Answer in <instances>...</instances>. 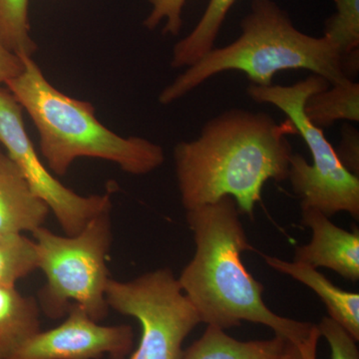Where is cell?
Listing matches in <instances>:
<instances>
[{"instance_id":"cell-1","label":"cell","mask_w":359,"mask_h":359,"mask_svg":"<svg viewBox=\"0 0 359 359\" xmlns=\"http://www.w3.org/2000/svg\"><path fill=\"white\" fill-rule=\"evenodd\" d=\"M297 134L290 120L276 123L264 112L224 111L205 123L197 139L175 147L182 205L189 211L231 197L238 212L254 216L264 184L289 177L294 153L287 136Z\"/></svg>"},{"instance_id":"cell-2","label":"cell","mask_w":359,"mask_h":359,"mask_svg":"<svg viewBox=\"0 0 359 359\" xmlns=\"http://www.w3.org/2000/svg\"><path fill=\"white\" fill-rule=\"evenodd\" d=\"M186 219L196 252L178 282L201 323L224 330L242 321L259 323L294 346L304 344L314 325L271 311L263 299L264 285L243 263L242 252L252 247L233 198L189 210Z\"/></svg>"},{"instance_id":"cell-3","label":"cell","mask_w":359,"mask_h":359,"mask_svg":"<svg viewBox=\"0 0 359 359\" xmlns=\"http://www.w3.org/2000/svg\"><path fill=\"white\" fill-rule=\"evenodd\" d=\"M22 58L23 70L6 86L36 127L40 152L52 173L65 176L84 157L109 161L135 176L151 173L165 162L160 145L111 131L99 121L91 103L62 93L32 56Z\"/></svg>"},{"instance_id":"cell-4","label":"cell","mask_w":359,"mask_h":359,"mask_svg":"<svg viewBox=\"0 0 359 359\" xmlns=\"http://www.w3.org/2000/svg\"><path fill=\"white\" fill-rule=\"evenodd\" d=\"M241 28L233 43L212 49L163 89L159 102L169 105L226 71L245 73L259 86L273 84L276 73L295 69L311 71L330 85L351 80L344 74L339 49L325 36L299 32L273 0H252Z\"/></svg>"},{"instance_id":"cell-5","label":"cell","mask_w":359,"mask_h":359,"mask_svg":"<svg viewBox=\"0 0 359 359\" xmlns=\"http://www.w3.org/2000/svg\"><path fill=\"white\" fill-rule=\"evenodd\" d=\"M110 212L111 209L97 215L74 236L57 235L44 226L33 231L37 266L46 278L37 299L45 316L53 320L63 318L75 304L94 320L107 316Z\"/></svg>"},{"instance_id":"cell-6","label":"cell","mask_w":359,"mask_h":359,"mask_svg":"<svg viewBox=\"0 0 359 359\" xmlns=\"http://www.w3.org/2000/svg\"><path fill=\"white\" fill-rule=\"evenodd\" d=\"M330 86L325 78L311 74L290 86L250 84L248 94L255 102L271 104L285 113L311 151V165L301 154H292L290 158L287 179L301 200V207L318 210L328 218L337 212H346L358 219V176L349 173L342 166L323 129L311 124L304 114L306 99Z\"/></svg>"},{"instance_id":"cell-7","label":"cell","mask_w":359,"mask_h":359,"mask_svg":"<svg viewBox=\"0 0 359 359\" xmlns=\"http://www.w3.org/2000/svg\"><path fill=\"white\" fill-rule=\"evenodd\" d=\"M106 301L109 309L140 323V344L131 359H180L184 340L201 323L170 269L149 271L128 282L110 278Z\"/></svg>"},{"instance_id":"cell-8","label":"cell","mask_w":359,"mask_h":359,"mask_svg":"<svg viewBox=\"0 0 359 359\" xmlns=\"http://www.w3.org/2000/svg\"><path fill=\"white\" fill-rule=\"evenodd\" d=\"M0 146L49 208L65 235H76L94 217L112 208L110 194L81 196L52 175L26 131L22 107L6 86H0Z\"/></svg>"},{"instance_id":"cell-9","label":"cell","mask_w":359,"mask_h":359,"mask_svg":"<svg viewBox=\"0 0 359 359\" xmlns=\"http://www.w3.org/2000/svg\"><path fill=\"white\" fill-rule=\"evenodd\" d=\"M58 327L37 332L9 359H125L133 348L128 325H102L78 304H71Z\"/></svg>"},{"instance_id":"cell-10","label":"cell","mask_w":359,"mask_h":359,"mask_svg":"<svg viewBox=\"0 0 359 359\" xmlns=\"http://www.w3.org/2000/svg\"><path fill=\"white\" fill-rule=\"evenodd\" d=\"M302 223L311 228L313 238L308 245L295 249L294 262L313 268L332 269L346 280H359V231L335 226L325 214L302 208Z\"/></svg>"},{"instance_id":"cell-11","label":"cell","mask_w":359,"mask_h":359,"mask_svg":"<svg viewBox=\"0 0 359 359\" xmlns=\"http://www.w3.org/2000/svg\"><path fill=\"white\" fill-rule=\"evenodd\" d=\"M49 212L18 165L0 150V237L33 233L44 226Z\"/></svg>"},{"instance_id":"cell-12","label":"cell","mask_w":359,"mask_h":359,"mask_svg":"<svg viewBox=\"0 0 359 359\" xmlns=\"http://www.w3.org/2000/svg\"><path fill=\"white\" fill-rule=\"evenodd\" d=\"M271 269L294 278L313 290L327 306L330 318L337 321L358 341L359 339V294L337 287L316 269L299 262H287L264 255Z\"/></svg>"},{"instance_id":"cell-13","label":"cell","mask_w":359,"mask_h":359,"mask_svg":"<svg viewBox=\"0 0 359 359\" xmlns=\"http://www.w3.org/2000/svg\"><path fill=\"white\" fill-rule=\"evenodd\" d=\"M290 344L280 335L271 339L240 341L222 328L208 325L205 334L183 351L180 359H282Z\"/></svg>"},{"instance_id":"cell-14","label":"cell","mask_w":359,"mask_h":359,"mask_svg":"<svg viewBox=\"0 0 359 359\" xmlns=\"http://www.w3.org/2000/svg\"><path fill=\"white\" fill-rule=\"evenodd\" d=\"M41 309L30 295L16 287H0V359H9L33 335L41 330Z\"/></svg>"},{"instance_id":"cell-15","label":"cell","mask_w":359,"mask_h":359,"mask_svg":"<svg viewBox=\"0 0 359 359\" xmlns=\"http://www.w3.org/2000/svg\"><path fill=\"white\" fill-rule=\"evenodd\" d=\"M236 1L237 0H210L196 27L175 45L172 67H190L215 48V41L224 18Z\"/></svg>"},{"instance_id":"cell-16","label":"cell","mask_w":359,"mask_h":359,"mask_svg":"<svg viewBox=\"0 0 359 359\" xmlns=\"http://www.w3.org/2000/svg\"><path fill=\"white\" fill-rule=\"evenodd\" d=\"M304 114L311 124L323 129L339 120L359 121V84L347 80L321 90L306 99Z\"/></svg>"},{"instance_id":"cell-17","label":"cell","mask_w":359,"mask_h":359,"mask_svg":"<svg viewBox=\"0 0 359 359\" xmlns=\"http://www.w3.org/2000/svg\"><path fill=\"white\" fill-rule=\"evenodd\" d=\"M0 39L20 56H32L37 45L30 34L28 0H0Z\"/></svg>"},{"instance_id":"cell-18","label":"cell","mask_w":359,"mask_h":359,"mask_svg":"<svg viewBox=\"0 0 359 359\" xmlns=\"http://www.w3.org/2000/svg\"><path fill=\"white\" fill-rule=\"evenodd\" d=\"M36 269L33 240L16 235L0 241V287H16V283Z\"/></svg>"},{"instance_id":"cell-19","label":"cell","mask_w":359,"mask_h":359,"mask_svg":"<svg viewBox=\"0 0 359 359\" xmlns=\"http://www.w3.org/2000/svg\"><path fill=\"white\" fill-rule=\"evenodd\" d=\"M337 13L325 22L323 36L339 49L342 58L359 50V0H334Z\"/></svg>"},{"instance_id":"cell-20","label":"cell","mask_w":359,"mask_h":359,"mask_svg":"<svg viewBox=\"0 0 359 359\" xmlns=\"http://www.w3.org/2000/svg\"><path fill=\"white\" fill-rule=\"evenodd\" d=\"M187 0H149L151 11L144 20V25L148 29H155L162 21H165L163 28L164 34L178 35L183 26L182 11Z\"/></svg>"},{"instance_id":"cell-21","label":"cell","mask_w":359,"mask_h":359,"mask_svg":"<svg viewBox=\"0 0 359 359\" xmlns=\"http://www.w3.org/2000/svg\"><path fill=\"white\" fill-rule=\"evenodd\" d=\"M316 327L320 334L327 340L332 359H359L356 340L337 321L325 316Z\"/></svg>"},{"instance_id":"cell-22","label":"cell","mask_w":359,"mask_h":359,"mask_svg":"<svg viewBox=\"0 0 359 359\" xmlns=\"http://www.w3.org/2000/svg\"><path fill=\"white\" fill-rule=\"evenodd\" d=\"M341 141L335 150L342 166L349 173L359 175V135L351 125H344L342 128Z\"/></svg>"},{"instance_id":"cell-23","label":"cell","mask_w":359,"mask_h":359,"mask_svg":"<svg viewBox=\"0 0 359 359\" xmlns=\"http://www.w3.org/2000/svg\"><path fill=\"white\" fill-rule=\"evenodd\" d=\"M22 56L9 50L0 39V86H6L7 82L23 70Z\"/></svg>"},{"instance_id":"cell-24","label":"cell","mask_w":359,"mask_h":359,"mask_svg":"<svg viewBox=\"0 0 359 359\" xmlns=\"http://www.w3.org/2000/svg\"><path fill=\"white\" fill-rule=\"evenodd\" d=\"M320 337L318 327L314 325L311 334L306 341L302 346H297L301 349L304 359H316V346H318V337Z\"/></svg>"},{"instance_id":"cell-25","label":"cell","mask_w":359,"mask_h":359,"mask_svg":"<svg viewBox=\"0 0 359 359\" xmlns=\"http://www.w3.org/2000/svg\"><path fill=\"white\" fill-rule=\"evenodd\" d=\"M282 359H304V355H302L299 347L290 344L287 353H285V356Z\"/></svg>"},{"instance_id":"cell-26","label":"cell","mask_w":359,"mask_h":359,"mask_svg":"<svg viewBox=\"0 0 359 359\" xmlns=\"http://www.w3.org/2000/svg\"><path fill=\"white\" fill-rule=\"evenodd\" d=\"M6 238V237H0V241H1L2 238Z\"/></svg>"}]
</instances>
